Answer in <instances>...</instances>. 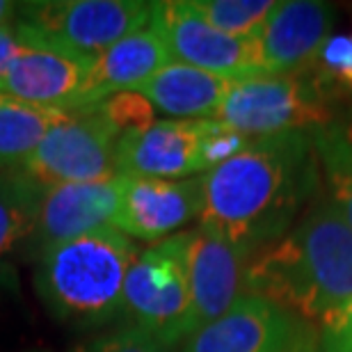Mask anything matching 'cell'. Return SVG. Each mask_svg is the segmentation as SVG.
Returning <instances> with one entry per match:
<instances>
[{"instance_id":"cell-1","label":"cell","mask_w":352,"mask_h":352,"mask_svg":"<svg viewBox=\"0 0 352 352\" xmlns=\"http://www.w3.org/2000/svg\"><path fill=\"white\" fill-rule=\"evenodd\" d=\"M318 183L311 133L252 140L238 156L201 174L199 227L250 258L298 222Z\"/></svg>"},{"instance_id":"cell-2","label":"cell","mask_w":352,"mask_h":352,"mask_svg":"<svg viewBox=\"0 0 352 352\" xmlns=\"http://www.w3.org/2000/svg\"><path fill=\"white\" fill-rule=\"evenodd\" d=\"M243 288L311 325L352 300V229L327 195L248 258Z\"/></svg>"},{"instance_id":"cell-3","label":"cell","mask_w":352,"mask_h":352,"mask_svg":"<svg viewBox=\"0 0 352 352\" xmlns=\"http://www.w3.org/2000/svg\"><path fill=\"white\" fill-rule=\"evenodd\" d=\"M138 254V245L124 231H91L41 252L34 291L60 325L82 332L103 327L124 314V281Z\"/></svg>"},{"instance_id":"cell-4","label":"cell","mask_w":352,"mask_h":352,"mask_svg":"<svg viewBox=\"0 0 352 352\" xmlns=\"http://www.w3.org/2000/svg\"><path fill=\"white\" fill-rule=\"evenodd\" d=\"M14 23L19 39L32 48L94 58L129 34L144 30L151 3L144 0H39L21 3Z\"/></svg>"},{"instance_id":"cell-5","label":"cell","mask_w":352,"mask_h":352,"mask_svg":"<svg viewBox=\"0 0 352 352\" xmlns=\"http://www.w3.org/2000/svg\"><path fill=\"white\" fill-rule=\"evenodd\" d=\"M188 243L190 231H181L140 252L124 281L122 311L172 348L192 334Z\"/></svg>"},{"instance_id":"cell-6","label":"cell","mask_w":352,"mask_h":352,"mask_svg":"<svg viewBox=\"0 0 352 352\" xmlns=\"http://www.w3.org/2000/svg\"><path fill=\"white\" fill-rule=\"evenodd\" d=\"M332 103L307 74L254 76L231 80L213 122L250 140L311 133L334 124Z\"/></svg>"},{"instance_id":"cell-7","label":"cell","mask_w":352,"mask_h":352,"mask_svg":"<svg viewBox=\"0 0 352 352\" xmlns=\"http://www.w3.org/2000/svg\"><path fill=\"white\" fill-rule=\"evenodd\" d=\"M119 138V131L98 105L65 110L28 156L23 170L44 188L117 179Z\"/></svg>"},{"instance_id":"cell-8","label":"cell","mask_w":352,"mask_h":352,"mask_svg":"<svg viewBox=\"0 0 352 352\" xmlns=\"http://www.w3.org/2000/svg\"><path fill=\"white\" fill-rule=\"evenodd\" d=\"M149 28L163 39L172 62L227 80L263 76L254 39H238L215 30L190 0L151 3Z\"/></svg>"},{"instance_id":"cell-9","label":"cell","mask_w":352,"mask_h":352,"mask_svg":"<svg viewBox=\"0 0 352 352\" xmlns=\"http://www.w3.org/2000/svg\"><path fill=\"white\" fill-rule=\"evenodd\" d=\"M318 339L311 322L243 293L227 314L190 334L181 352H318Z\"/></svg>"},{"instance_id":"cell-10","label":"cell","mask_w":352,"mask_h":352,"mask_svg":"<svg viewBox=\"0 0 352 352\" xmlns=\"http://www.w3.org/2000/svg\"><path fill=\"white\" fill-rule=\"evenodd\" d=\"M122 195L112 227L129 238L160 243L201 213V176L192 179H140L119 176Z\"/></svg>"},{"instance_id":"cell-11","label":"cell","mask_w":352,"mask_h":352,"mask_svg":"<svg viewBox=\"0 0 352 352\" xmlns=\"http://www.w3.org/2000/svg\"><path fill=\"white\" fill-rule=\"evenodd\" d=\"M336 10L320 0H279L254 34L263 76L302 74L329 39Z\"/></svg>"},{"instance_id":"cell-12","label":"cell","mask_w":352,"mask_h":352,"mask_svg":"<svg viewBox=\"0 0 352 352\" xmlns=\"http://www.w3.org/2000/svg\"><path fill=\"white\" fill-rule=\"evenodd\" d=\"M122 179L94 183H62L46 188L41 197L37 220L28 238V248L39 256L48 248L91 231L112 227L119 208Z\"/></svg>"},{"instance_id":"cell-13","label":"cell","mask_w":352,"mask_h":352,"mask_svg":"<svg viewBox=\"0 0 352 352\" xmlns=\"http://www.w3.org/2000/svg\"><path fill=\"white\" fill-rule=\"evenodd\" d=\"M204 122L160 119L144 129L129 131L115 149L117 176L179 181L204 172Z\"/></svg>"},{"instance_id":"cell-14","label":"cell","mask_w":352,"mask_h":352,"mask_svg":"<svg viewBox=\"0 0 352 352\" xmlns=\"http://www.w3.org/2000/svg\"><path fill=\"white\" fill-rule=\"evenodd\" d=\"M91 58L25 46L0 74V94L55 110L87 108Z\"/></svg>"},{"instance_id":"cell-15","label":"cell","mask_w":352,"mask_h":352,"mask_svg":"<svg viewBox=\"0 0 352 352\" xmlns=\"http://www.w3.org/2000/svg\"><path fill=\"white\" fill-rule=\"evenodd\" d=\"M248 256L222 236L197 227L188 243V281L192 334L217 320L241 298Z\"/></svg>"},{"instance_id":"cell-16","label":"cell","mask_w":352,"mask_h":352,"mask_svg":"<svg viewBox=\"0 0 352 352\" xmlns=\"http://www.w3.org/2000/svg\"><path fill=\"white\" fill-rule=\"evenodd\" d=\"M170 53L151 28L138 30L91 58L87 78V108L119 91H133L170 65Z\"/></svg>"},{"instance_id":"cell-17","label":"cell","mask_w":352,"mask_h":352,"mask_svg":"<svg viewBox=\"0 0 352 352\" xmlns=\"http://www.w3.org/2000/svg\"><path fill=\"white\" fill-rule=\"evenodd\" d=\"M227 78L170 62L133 91L181 122H213L229 89Z\"/></svg>"},{"instance_id":"cell-18","label":"cell","mask_w":352,"mask_h":352,"mask_svg":"<svg viewBox=\"0 0 352 352\" xmlns=\"http://www.w3.org/2000/svg\"><path fill=\"white\" fill-rule=\"evenodd\" d=\"M62 112L0 94V170L23 165Z\"/></svg>"},{"instance_id":"cell-19","label":"cell","mask_w":352,"mask_h":352,"mask_svg":"<svg viewBox=\"0 0 352 352\" xmlns=\"http://www.w3.org/2000/svg\"><path fill=\"white\" fill-rule=\"evenodd\" d=\"M44 192L23 167L0 170V256L30 238Z\"/></svg>"},{"instance_id":"cell-20","label":"cell","mask_w":352,"mask_h":352,"mask_svg":"<svg viewBox=\"0 0 352 352\" xmlns=\"http://www.w3.org/2000/svg\"><path fill=\"white\" fill-rule=\"evenodd\" d=\"M311 144L318 158L320 181H325L329 199L352 229V138L341 126L311 131Z\"/></svg>"},{"instance_id":"cell-21","label":"cell","mask_w":352,"mask_h":352,"mask_svg":"<svg viewBox=\"0 0 352 352\" xmlns=\"http://www.w3.org/2000/svg\"><path fill=\"white\" fill-rule=\"evenodd\" d=\"M322 96L332 101H352V28L332 32L305 72Z\"/></svg>"},{"instance_id":"cell-22","label":"cell","mask_w":352,"mask_h":352,"mask_svg":"<svg viewBox=\"0 0 352 352\" xmlns=\"http://www.w3.org/2000/svg\"><path fill=\"white\" fill-rule=\"evenodd\" d=\"M199 16L229 37L252 39L279 0H190Z\"/></svg>"},{"instance_id":"cell-23","label":"cell","mask_w":352,"mask_h":352,"mask_svg":"<svg viewBox=\"0 0 352 352\" xmlns=\"http://www.w3.org/2000/svg\"><path fill=\"white\" fill-rule=\"evenodd\" d=\"M69 352H174V348L142 327L124 325L112 332H103L74 343Z\"/></svg>"},{"instance_id":"cell-24","label":"cell","mask_w":352,"mask_h":352,"mask_svg":"<svg viewBox=\"0 0 352 352\" xmlns=\"http://www.w3.org/2000/svg\"><path fill=\"white\" fill-rule=\"evenodd\" d=\"M103 115L110 119V124L119 131V135L129 131H138L149 126L153 119V105L138 91H119L98 103Z\"/></svg>"},{"instance_id":"cell-25","label":"cell","mask_w":352,"mask_h":352,"mask_svg":"<svg viewBox=\"0 0 352 352\" xmlns=\"http://www.w3.org/2000/svg\"><path fill=\"white\" fill-rule=\"evenodd\" d=\"M252 140L241 135L238 131L229 129L220 122H204V135H201V163L204 174L213 167L222 165L224 160L238 156L250 146Z\"/></svg>"},{"instance_id":"cell-26","label":"cell","mask_w":352,"mask_h":352,"mask_svg":"<svg viewBox=\"0 0 352 352\" xmlns=\"http://www.w3.org/2000/svg\"><path fill=\"white\" fill-rule=\"evenodd\" d=\"M318 336V352H352V327L339 318L322 320Z\"/></svg>"},{"instance_id":"cell-27","label":"cell","mask_w":352,"mask_h":352,"mask_svg":"<svg viewBox=\"0 0 352 352\" xmlns=\"http://www.w3.org/2000/svg\"><path fill=\"white\" fill-rule=\"evenodd\" d=\"M23 48H25V44L19 39L16 28H14L12 23L0 25V74L5 72L7 65H10V62L23 51Z\"/></svg>"},{"instance_id":"cell-28","label":"cell","mask_w":352,"mask_h":352,"mask_svg":"<svg viewBox=\"0 0 352 352\" xmlns=\"http://www.w3.org/2000/svg\"><path fill=\"white\" fill-rule=\"evenodd\" d=\"M16 10H19L16 3H10V0H0V25L10 23L12 16H16Z\"/></svg>"},{"instance_id":"cell-29","label":"cell","mask_w":352,"mask_h":352,"mask_svg":"<svg viewBox=\"0 0 352 352\" xmlns=\"http://www.w3.org/2000/svg\"><path fill=\"white\" fill-rule=\"evenodd\" d=\"M332 318H339V320L346 322V325L352 327V300L346 302V305H343V307L339 309V311H334V314H332Z\"/></svg>"}]
</instances>
